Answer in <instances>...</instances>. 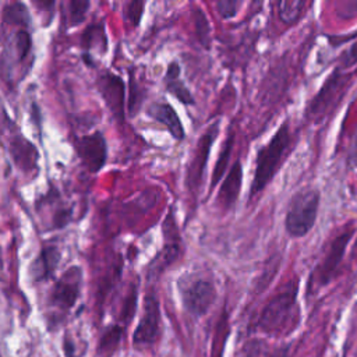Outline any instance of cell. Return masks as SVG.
<instances>
[{
  "label": "cell",
  "instance_id": "1",
  "mask_svg": "<svg viewBox=\"0 0 357 357\" xmlns=\"http://www.w3.org/2000/svg\"><path fill=\"white\" fill-rule=\"evenodd\" d=\"M297 294L298 278H291L264 305L257 321L258 331L268 336H283L293 332L300 321Z\"/></svg>",
  "mask_w": 357,
  "mask_h": 357
},
{
  "label": "cell",
  "instance_id": "2",
  "mask_svg": "<svg viewBox=\"0 0 357 357\" xmlns=\"http://www.w3.org/2000/svg\"><path fill=\"white\" fill-rule=\"evenodd\" d=\"M291 144V132L289 120H284L271 139L258 149L255 156V169L252 183L250 185L248 199L251 201L259 192L265 190V187L272 181L273 176L278 173L282 162L284 160L286 151Z\"/></svg>",
  "mask_w": 357,
  "mask_h": 357
},
{
  "label": "cell",
  "instance_id": "3",
  "mask_svg": "<svg viewBox=\"0 0 357 357\" xmlns=\"http://www.w3.org/2000/svg\"><path fill=\"white\" fill-rule=\"evenodd\" d=\"M82 286V269L71 266L53 284L47 297V326L52 329L63 322L75 305Z\"/></svg>",
  "mask_w": 357,
  "mask_h": 357
},
{
  "label": "cell",
  "instance_id": "4",
  "mask_svg": "<svg viewBox=\"0 0 357 357\" xmlns=\"http://www.w3.org/2000/svg\"><path fill=\"white\" fill-rule=\"evenodd\" d=\"M321 194L317 188H301L294 192L287 205L284 229L290 237H304L315 226Z\"/></svg>",
  "mask_w": 357,
  "mask_h": 357
},
{
  "label": "cell",
  "instance_id": "5",
  "mask_svg": "<svg viewBox=\"0 0 357 357\" xmlns=\"http://www.w3.org/2000/svg\"><path fill=\"white\" fill-rule=\"evenodd\" d=\"M177 286L184 310L197 318L204 317L211 310L218 296L212 278L202 273L183 275Z\"/></svg>",
  "mask_w": 357,
  "mask_h": 357
},
{
  "label": "cell",
  "instance_id": "6",
  "mask_svg": "<svg viewBox=\"0 0 357 357\" xmlns=\"http://www.w3.org/2000/svg\"><path fill=\"white\" fill-rule=\"evenodd\" d=\"M353 237V230H346L343 233H339L336 237L331 240L328 244L324 257L321 261L315 265L314 271L310 275L308 280V293H317L322 287H325L337 273L339 265L343 261L346 248L349 241Z\"/></svg>",
  "mask_w": 357,
  "mask_h": 357
},
{
  "label": "cell",
  "instance_id": "7",
  "mask_svg": "<svg viewBox=\"0 0 357 357\" xmlns=\"http://www.w3.org/2000/svg\"><path fill=\"white\" fill-rule=\"evenodd\" d=\"M160 304L153 291H148L144 298L142 314L138 325L132 333V343L135 346L153 344L160 335Z\"/></svg>",
  "mask_w": 357,
  "mask_h": 357
},
{
  "label": "cell",
  "instance_id": "8",
  "mask_svg": "<svg viewBox=\"0 0 357 357\" xmlns=\"http://www.w3.org/2000/svg\"><path fill=\"white\" fill-rule=\"evenodd\" d=\"M218 134H219V121H215L202 132V135L199 137L195 145L194 156L187 170V185L190 187L191 191H198V187L202 181L204 172L209 159L212 145Z\"/></svg>",
  "mask_w": 357,
  "mask_h": 357
},
{
  "label": "cell",
  "instance_id": "9",
  "mask_svg": "<svg viewBox=\"0 0 357 357\" xmlns=\"http://www.w3.org/2000/svg\"><path fill=\"white\" fill-rule=\"evenodd\" d=\"M75 151L81 163L91 173L102 170L107 160V144L100 131L78 137L75 141Z\"/></svg>",
  "mask_w": 357,
  "mask_h": 357
},
{
  "label": "cell",
  "instance_id": "10",
  "mask_svg": "<svg viewBox=\"0 0 357 357\" xmlns=\"http://www.w3.org/2000/svg\"><path fill=\"white\" fill-rule=\"evenodd\" d=\"M99 93L103 98L107 109L119 121H124V103H126V85L123 78L113 73H103L98 78Z\"/></svg>",
  "mask_w": 357,
  "mask_h": 357
},
{
  "label": "cell",
  "instance_id": "11",
  "mask_svg": "<svg viewBox=\"0 0 357 357\" xmlns=\"http://www.w3.org/2000/svg\"><path fill=\"white\" fill-rule=\"evenodd\" d=\"M349 78L350 75H344L342 71L335 70L324 82L319 92L312 98L308 107L305 109V113L310 117H318L326 113L328 107H331L336 102V98L340 93V89L346 86V82L349 81Z\"/></svg>",
  "mask_w": 357,
  "mask_h": 357
},
{
  "label": "cell",
  "instance_id": "12",
  "mask_svg": "<svg viewBox=\"0 0 357 357\" xmlns=\"http://www.w3.org/2000/svg\"><path fill=\"white\" fill-rule=\"evenodd\" d=\"M162 231H163V248L160 252L159 268L174 262L181 254V237H180V231L176 225V218L172 209L167 212L162 223Z\"/></svg>",
  "mask_w": 357,
  "mask_h": 357
},
{
  "label": "cell",
  "instance_id": "13",
  "mask_svg": "<svg viewBox=\"0 0 357 357\" xmlns=\"http://www.w3.org/2000/svg\"><path fill=\"white\" fill-rule=\"evenodd\" d=\"M148 116L152 117L155 121L160 123L166 127L170 135L177 139L183 141L185 138V130L183 123L176 112V109L167 102H153L148 107Z\"/></svg>",
  "mask_w": 357,
  "mask_h": 357
},
{
  "label": "cell",
  "instance_id": "14",
  "mask_svg": "<svg viewBox=\"0 0 357 357\" xmlns=\"http://www.w3.org/2000/svg\"><path fill=\"white\" fill-rule=\"evenodd\" d=\"M241 184H243V165L240 160H236L233 166L229 170V174L223 180L216 201L223 209H230L241 191Z\"/></svg>",
  "mask_w": 357,
  "mask_h": 357
},
{
  "label": "cell",
  "instance_id": "15",
  "mask_svg": "<svg viewBox=\"0 0 357 357\" xmlns=\"http://www.w3.org/2000/svg\"><path fill=\"white\" fill-rule=\"evenodd\" d=\"M60 262V251L56 245H45L31 264V273L35 282L47 280Z\"/></svg>",
  "mask_w": 357,
  "mask_h": 357
},
{
  "label": "cell",
  "instance_id": "16",
  "mask_svg": "<svg viewBox=\"0 0 357 357\" xmlns=\"http://www.w3.org/2000/svg\"><path fill=\"white\" fill-rule=\"evenodd\" d=\"M180 64L176 60H172L167 64L166 73H165V86L167 89V92L170 95H173L180 103L185 105V106H191L195 105V99L192 96V93L190 92V89L187 88V85L180 79Z\"/></svg>",
  "mask_w": 357,
  "mask_h": 357
},
{
  "label": "cell",
  "instance_id": "17",
  "mask_svg": "<svg viewBox=\"0 0 357 357\" xmlns=\"http://www.w3.org/2000/svg\"><path fill=\"white\" fill-rule=\"evenodd\" d=\"M10 145H11L10 149H11L13 160L20 169H22L24 172H29L33 167H36L39 153L28 139L17 137L11 139Z\"/></svg>",
  "mask_w": 357,
  "mask_h": 357
},
{
  "label": "cell",
  "instance_id": "18",
  "mask_svg": "<svg viewBox=\"0 0 357 357\" xmlns=\"http://www.w3.org/2000/svg\"><path fill=\"white\" fill-rule=\"evenodd\" d=\"M123 333H124L123 325L116 324V325L107 326L99 337L98 347H96L98 356H100V357L112 356L116 351V349L119 347V344L123 339Z\"/></svg>",
  "mask_w": 357,
  "mask_h": 357
},
{
  "label": "cell",
  "instance_id": "19",
  "mask_svg": "<svg viewBox=\"0 0 357 357\" xmlns=\"http://www.w3.org/2000/svg\"><path fill=\"white\" fill-rule=\"evenodd\" d=\"M307 1L304 0H280L276 3L278 17L286 25H294L304 15Z\"/></svg>",
  "mask_w": 357,
  "mask_h": 357
},
{
  "label": "cell",
  "instance_id": "20",
  "mask_svg": "<svg viewBox=\"0 0 357 357\" xmlns=\"http://www.w3.org/2000/svg\"><path fill=\"white\" fill-rule=\"evenodd\" d=\"M233 144H234V132L230 131L227 132L226 139L222 144V148L219 151V156L218 160L215 163L213 172H212V178H211V188H215V185L222 180L227 166H229V159L231 155V149H233Z\"/></svg>",
  "mask_w": 357,
  "mask_h": 357
},
{
  "label": "cell",
  "instance_id": "21",
  "mask_svg": "<svg viewBox=\"0 0 357 357\" xmlns=\"http://www.w3.org/2000/svg\"><path fill=\"white\" fill-rule=\"evenodd\" d=\"M229 335H230L229 318H227V315L223 312L222 317L219 318L216 326H215V332H213V337H212V346H211V354H209V357H223V353H225V347H226V342H227Z\"/></svg>",
  "mask_w": 357,
  "mask_h": 357
},
{
  "label": "cell",
  "instance_id": "22",
  "mask_svg": "<svg viewBox=\"0 0 357 357\" xmlns=\"http://www.w3.org/2000/svg\"><path fill=\"white\" fill-rule=\"evenodd\" d=\"M192 15H194V26H195V33L198 40L205 49L211 47V25L204 14V11L199 7L192 8Z\"/></svg>",
  "mask_w": 357,
  "mask_h": 357
},
{
  "label": "cell",
  "instance_id": "23",
  "mask_svg": "<svg viewBox=\"0 0 357 357\" xmlns=\"http://www.w3.org/2000/svg\"><path fill=\"white\" fill-rule=\"evenodd\" d=\"M91 3L86 0H70L67 3V22L70 26H75L78 24H81L85 20L86 11L89 8Z\"/></svg>",
  "mask_w": 357,
  "mask_h": 357
},
{
  "label": "cell",
  "instance_id": "24",
  "mask_svg": "<svg viewBox=\"0 0 357 357\" xmlns=\"http://www.w3.org/2000/svg\"><path fill=\"white\" fill-rule=\"evenodd\" d=\"M3 17H4V21H10L13 24H24V26H26L29 22L28 10L22 3H14L7 6L4 8Z\"/></svg>",
  "mask_w": 357,
  "mask_h": 357
},
{
  "label": "cell",
  "instance_id": "25",
  "mask_svg": "<svg viewBox=\"0 0 357 357\" xmlns=\"http://www.w3.org/2000/svg\"><path fill=\"white\" fill-rule=\"evenodd\" d=\"M135 310H137V289L131 287L123 301L121 314H120V319L123 321L124 325H128L131 322L135 314Z\"/></svg>",
  "mask_w": 357,
  "mask_h": 357
},
{
  "label": "cell",
  "instance_id": "26",
  "mask_svg": "<svg viewBox=\"0 0 357 357\" xmlns=\"http://www.w3.org/2000/svg\"><path fill=\"white\" fill-rule=\"evenodd\" d=\"M14 45H15L18 59L24 60L28 56V53L31 52V47H32V39H31V35L28 33L26 29H20L17 32L15 39H14Z\"/></svg>",
  "mask_w": 357,
  "mask_h": 357
},
{
  "label": "cell",
  "instance_id": "27",
  "mask_svg": "<svg viewBox=\"0 0 357 357\" xmlns=\"http://www.w3.org/2000/svg\"><path fill=\"white\" fill-rule=\"evenodd\" d=\"M144 1H130L126 4V20L130 22L131 26H138L144 14Z\"/></svg>",
  "mask_w": 357,
  "mask_h": 357
},
{
  "label": "cell",
  "instance_id": "28",
  "mask_svg": "<svg viewBox=\"0 0 357 357\" xmlns=\"http://www.w3.org/2000/svg\"><path fill=\"white\" fill-rule=\"evenodd\" d=\"M241 3L237 0H219L216 3V11L223 20H231L238 14Z\"/></svg>",
  "mask_w": 357,
  "mask_h": 357
},
{
  "label": "cell",
  "instance_id": "29",
  "mask_svg": "<svg viewBox=\"0 0 357 357\" xmlns=\"http://www.w3.org/2000/svg\"><path fill=\"white\" fill-rule=\"evenodd\" d=\"M357 64V40L349 47L346 49L340 59H339V67L342 70H346V68H351Z\"/></svg>",
  "mask_w": 357,
  "mask_h": 357
},
{
  "label": "cell",
  "instance_id": "30",
  "mask_svg": "<svg viewBox=\"0 0 357 357\" xmlns=\"http://www.w3.org/2000/svg\"><path fill=\"white\" fill-rule=\"evenodd\" d=\"M351 39H357V29L350 32V33H347V35H331V36H328V40H329V43L333 47L344 45V43H347Z\"/></svg>",
  "mask_w": 357,
  "mask_h": 357
},
{
  "label": "cell",
  "instance_id": "31",
  "mask_svg": "<svg viewBox=\"0 0 357 357\" xmlns=\"http://www.w3.org/2000/svg\"><path fill=\"white\" fill-rule=\"evenodd\" d=\"M240 357H261V343L252 340L243 349Z\"/></svg>",
  "mask_w": 357,
  "mask_h": 357
},
{
  "label": "cell",
  "instance_id": "32",
  "mask_svg": "<svg viewBox=\"0 0 357 357\" xmlns=\"http://www.w3.org/2000/svg\"><path fill=\"white\" fill-rule=\"evenodd\" d=\"M347 162L353 169H357V134L353 138L350 151H349V156H347Z\"/></svg>",
  "mask_w": 357,
  "mask_h": 357
},
{
  "label": "cell",
  "instance_id": "33",
  "mask_svg": "<svg viewBox=\"0 0 357 357\" xmlns=\"http://www.w3.org/2000/svg\"><path fill=\"white\" fill-rule=\"evenodd\" d=\"M268 357H291L290 346H279L273 349Z\"/></svg>",
  "mask_w": 357,
  "mask_h": 357
},
{
  "label": "cell",
  "instance_id": "34",
  "mask_svg": "<svg viewBox=\"0 0 357 357\" xmlns=\"http://www.w3.org/2000/svg\"><path fill=\"white\" fill-rule=\"evenodd\" d=\"M0 357H1V354H0Z\"/></svg>",
  "mask_w": 357,
  "mask_h": 357
}]
</instances>
